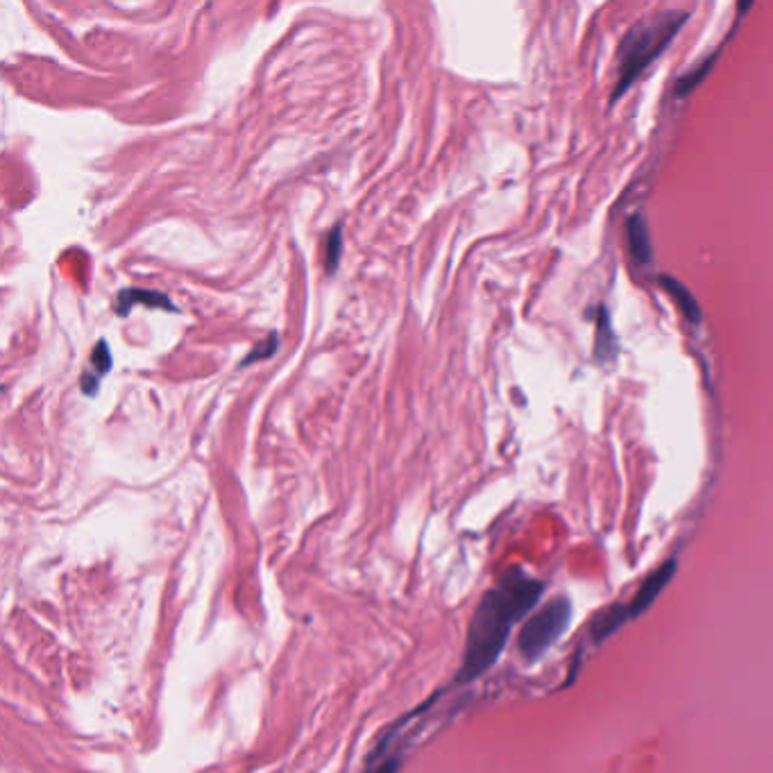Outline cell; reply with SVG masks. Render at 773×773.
I'll use <instances>...</instances> for the list:
<instances>
[{
    "instance_id": "8",
    "label": "cell",
    "mask_w": 773,
    "mask_h": 773,
    "mask_svg": "<svg viewBox=\"0 0 773 773\" xmlns=\"http://www.w3.org/2000/svg\"><path fill=\"white\" fill-rule=\"evenodd\" d=\"M275 345H277V336H270L268 339V343H266V347L264 350H259V352H253L246 361H243V365H248V363H253V361H257V358H266V356H270L272 352H275Z\"/></svg>"
},
{
    "instance_id": "6",
    "label": "cell",
    "mask_w": 773,
    "mask_h": 773,
    "mask_svg": "<svg viewBox=\"0 0 773 773\" xmlns=\"http://www.w3.org/2000/svg\"><path fill=\"white\" fill-rule=\"evenodd\" d=\"M615 350V339H613V330H610V315L605 311V307H601L599 311V328H597V356L599 358H610Z\"/></svg>"
},
{
    "instance_id": "3",
    "label": "cell",
    "mask_w": 773,
    "mask_h": 773,
    "mask_svg": "<svg viewBox=\"0 0 773 773\" xmlns=\"http://www.w3.org/2000/svg\"><path fill=\"white\" fill-rule=\"evenodd\" d=\"M569 620H572V603H569L565 597H558L545 603L538 613L534 618H528L526 624L522 626L517 637L519 654L532 663L543 658L567 631Z\"/></svg>"
},
{
    "instance_id": "7",
    "label": "cell",
    "mask_w": 773,
    "mask_h": 773,
    "mask_svg": "<svg viewBox=\"0 0 773 773\" xmlns=\"http://www.w3.org/2000/svg\"><path fill=\"white\" fill-rule=\"evenodd\" d=\"M92 363L100 371V375H105V373L111 368V354H109V350H107L105 343H100V345L96 347V352L92 354Z\"/></svg>"
},
{
    "instance_id": "4",
    "label": "cell",
    "mask_w": 773,
    "mask_h": 773,
    "mask_svg": "<svg viewBox=\"0 0 773 773\" xmlns=\"http://www.w3.org/2000/svg\"><path fill=\"white\" fill-rule=\"evenodd\" d=\"M626 234H629V250H631L633 259L640 264H648L651 261V238H648L646 221L642 216H633L626 225Z\"/></svg>"
},
{
    "instance_id": "1",
    "label": "cell",
    "mask_w": 773,
    "mask_h": 773,
    "mask_svg": "<svg viewBox=\"0 0 773 773\" xmlns=\"http://www.w3.org/2000/svg\"><path fill=\"white\" fill-rule=\"evenodd\" d=\"M543 594V583L522 569H511L497 586L479 601L470 622L465 654L459 680L470 683L495 665L513 626L536 605Z\"/></svg>"
},
{
    "instance_id": "9",
    "label": "cell",
    "mask_w": 773,
    "mask_h": 773,
    "mask_svg": "<svg viewBox=\"0 0 773 773\" xmlns=\"http://www.w3.org/2000/svg\"><path fill=\"white\" fill-rule=\"evenodd\" d=\"M330 243H332V246H330V270H334L336 259H339V248H341V236H339V229H334V232H332Z\"/></svg>"
},
{
    "instance_id": "2",
    "label": "cell",
    "mask_w": 773,
    "mask_h": 773,
    "mask_svg": "<svg viewBox=\"0 0 773 773\" xmlns=\"http://www.w3.org/2000/svg\"><path fill=\"white\" fill-rule=\"evenodd\" d=\"M687 17L689 12L667 10L656 17L640 19L626 32L620 51V77L615 87V100L622 98L637 83L640 75L667 51Z\"/></svg>"
},
{
    "instance_id": "5",
    "label": "cell",
    "mask_w": 773,
    "mask_h": 773,
    "mask_svg": "<svg viewBox=\"0 0 773 773\" xmlns=\"http://www.w3.org/2000/svg\"><path fill=\"white\" fill-rule=\"evenodd\" d=\"M661 283H663V287H665V291L678 302V307H680V311L685 313V318L689 320V322H701V309H699V302L695 300V296H691L685 287H683V283L678 281V279H674V277H663L661 279Z\"/></svg>"
}]
</instances>
